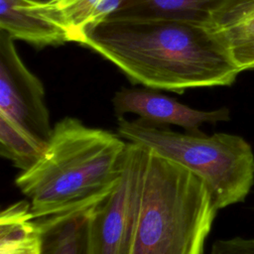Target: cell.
Returning <instances> with one entry per match:
<instances>
[{"mask_svg":"<svg viewBox=\"0 0 254 254\" xmlns=\"http://www.w3.org/2000/svg\"><path fill=\"white\" fill-rule=\"evenodd\" d=\"M77 43L132 83L157 90L231 85L241 72L216 27L187 20L107 17L86 28Z\"/></svg>","mask_w":254,"mask_h":254,"instance_id":"6da1fadb","label":"cell"},{"mask_svg":"<svg viewBox=\"0 0 254 254\" xmlns=\"http://www.w3.org/2000/svg\"><path fill=\"white\" fill-rule=\"evenodd\" d=\"M47 142L40 140L0 114V154L21 172L33 167L44 154Z\"/></svg>","mask_w":254,"mask_h":254,"instance_id":"5bb4252c","label":"cell"},{"mask_svg":"<svg viewBox=\"0 0 254 254\" xmlns=\"http://www.w3.org/2000/svg\"><path fill=\"white\" fill-rule=\"evenodd\" d=\"M95 207L37 219L43 236L42 254H93L91 217Z\"/></svg>","mask_w":254,"mask_h":254,"instance_id":"30bf717a","label":"cell"},{"mask_svg":"<svg viewBox=\"0 0 254 254\" xmlns=\"http://www.w3.org/2000/svg\"><path fill=\"white\" fill-rule=\"evenodd\" d=\"M148 152L145 146L127 142L120 181L92 213L93 254H129L139 213Z\"/></svg>","mask_w":254,"mask_h":254,"instance_id":"5b68a950","label":"cell"},{"mask_svg":"<svg viewBox=\"0 0 254 254\" xmlns=\"http://www.w3.org/2000/svg\"><path fill=\"white\" fill-rule=\"evenodd\" d=\"M124 0H49L46 1L53 17L67 31L70 42L77 43L89 26L111 16Z\"/></svg>","mask_w":254,"mask_h":254,"instance_id":"7c38bea8","label":"cell"},{"mask_svg":"<svg viewBox=\"0 0 254 254\" xmlns=\"http://www.w3.org/2000/svg\"><path fill=\"white\" fill-rule=\"evenodd\" d=\"M249 0H124L109 17L171 18L221 26Z\"/></svg>","mask_w":254,"mask_h":254,"instance_id":"ba28073f","label":"cell"},{"mask_svg":"<svg viewBox=\"0 0 254 254\" xmlns=\"http://www.w3.org/2000/svg\"><path fill=\"white\" fill-rule=\"evenodd\" d=\"M0 28L14 40L39 48L70 42L67 31L41 1L0 0Z\"/></svg>","mask_w":254,"mask_h":254,"instance_id":"9c48e42d","label":"cell"},{"mask_svg":"<svg viewBox=\"0 0 254 254\" xmlns=\"http://www.w3.org/2000/svg\"><path fill=\"white\" fill-rule=\"evenodd\" d=\"M35 1H41V2H46V1H49V0H35Z\"/></svg>","mask_w":254,"mask_h":254,"instance_id":"2e32d148","label":"cell"},{"mask_svg":"<svg viewBox=\"0 0 254 254\" xmlns=\"http://www.w3.org/2000/svg\"><path fill=\"white\" fill-rule=\"evenodd\" d=\"M0 114L48 141L53 127L42 81L21 60L14 39L0 30Z\"/></svg>","mask_w":254,"mask_h":254,"instance_id":"8992f818","label":"cell"},{"mask_svg":"<svg viewBox=\"0 0 254 254\" xmlns=\"http://www.w3.org/2000/svg\"><path fill=\"white\" fill-rule=\"evenodd\" d=\"M216 28L239 69L254 68V0L244 3Z\"/></svg>","mask_w":254,"mask_h":254,"instance_id":"4fadbf2b","label":"cell"},{"mask_svg":"<svg viewBox=\"0 0 254 254\" xmlns=\"http://www.w3.org/2000/svg\"><path fill=\"white\" fill-rule=\"evenodd\" d=\"M43 236L30 202L10 204L0 215V254H42Z\"/></svg>","mask_w":254,"mask_h":254,"instance_id":"8fae6325","label":"cell"},{"mask_svg":"<svg viewBox=\"0 0 254 254\" xmlns=\"http://www.w3.org/2000/svg\"><path fill=\"white\" fill-rule=\"evenodd\" d=\"M117 134L187 168L207 187L217 210L245 200L254 185V154L242 137L228 133H180L140 118L117 117Z\"/></svg>","mask_w":254,"mask_h":254,"instance_id":"277c9868","label":"cell"},{"mask_svg":"<svg viewBox=\"0 0 254 254\" xmlns=\"http://www.w3.org/2000/svg\"><path fill=\"white\" fill-rule=\"evenodd\" d=\"M209 254H254V239H219L212 244Z\"/></svg>","mask_w":254,"mask_h":254,"instance_id":"9a60e30c","label":"cell"},{"mask_svg":"<svg viewBox=\"0 0 254 254\" xmlns=\"http://www.w3.org/2000/svg\"><path fill=\"white\" fill-rule=\"evenodd\" d=\"M126 147L118 134L64 117L53 126L42 157L15 185L35 219L95 207L117 187Z\"/></svg>","mask_w":254,"mask_h":254,"instance_id":"7a4b0ae2","label":"cell"},{"mask_svg":"<svg viewBox=\"0 0 254 254\" xmlns=\"http://www.w3.org/2000/svg\"><path fill=\"white\" fill-rule=\"evenodd\" d=\"M217 211L200 178L149 149L129 254H203Z\"/></svg>","mask_w":254,"mask_h":254,"instance_id":"3957f363","label":"cell"},{"mask_svg":"<svg viewBox=\"0 0 254 254\" xmlns=\"http://www.w3.org/2000/svg\"><path fill=\"white\" fill-rule=\"evenodd\" d=\"M111 101L117 117L131 113L150 124L176 125L188 133H199L203 124H216L230 119L226 107L210 111L194 109L149 87H123L115 92Z\"/></svg>","mask_w":254,"mask_h":254,"instance_id":"52a82bcc","label":"cell"}]
</instances>
